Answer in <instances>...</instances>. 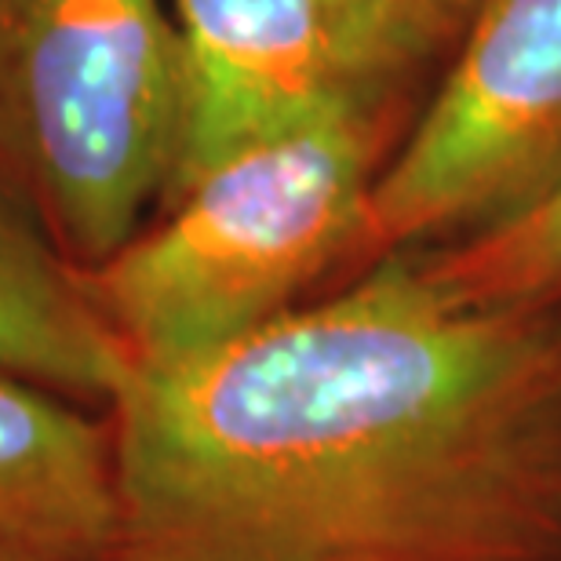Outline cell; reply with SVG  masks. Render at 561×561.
Returning <instances> with one entry per match:
<instances>
[{"mask_svg": "<svg viewBox=\"0 0 561 561\" xmlns=\"http://www.w3.org/2000/svg\"><path fill=\"white\" fill-rule=\"evenodd\" d=\"M335 55L346 92L383 106L390 88L409 81L445 48H456L478 0H329Z\"/></svg>", "mask_w": 561, "mask_h": 561, "instance_id": "9c48e42d", "label": "cell"}, {"mask_svg": "<svg viewBox=\"0 0 561 561\" xmlns=\"http://www.w3.org/2000/svg\"><path fill=\"white\" fill-rule=\"evenodd\" d=\"M114 561H561V321L387 255L114 394Z\"/></svg>", "mask_w": 561, "mask_h": 561, "instance_id": "6da1fadb", "label": "cell"}, {"mask_svg": "<svg viewBox=\"0 0 561 561\" xmlns=\"http://www.w3.org/2000/svg\"><path fill=\"white\" fill-rule=\"evenodd\" d=\"M183 150L164 205L197 175L343 103L329 0H175Z\"/></svg>", "mask_w": 561, "mask_h": 561, "instance_id": "5b68a950", "label": "cell"}, {"mask_svg": "<svg viewBox=\"0 0 561 561\" xmlns=\"http://www.w3.org/2000/svg\"><path fill=\"white\" fill-rule=\"evenodd\" d=\"M136 365L88 296L81 266L62 263L0 194V373L77 398H110Z\"/></svg>", "mask_w": 561, "mask_h": 561, "instance_id": "52a82bcc", "label": "cell"}, {"mask_svg": "<svg viewBox=\"0 0 561 561\" xmlns=\"http://www.w3.org/2000/svg\"><path fill=\"white\" fill-rule=\"evenodd\" d=\"M183 51L164 0H0V168L73 266L139 233L183 150Z\"/></svg>", "mask_w": 561, "mask_h": 561, "instance_id": "3957f363", "label": "cell"}, {"mask_svg": "<svg viewBox=\"0 0 561 561\" xmlns=\"http://www.w3.org/2000/svg\"><path fill=\"white\" fill-rule=\"evenodd\" d=\"M379 110L343 103L227 157L168 201L164 222L81 271L136 362H179L260 329L368 244Z\"/></svg>", "mask_w": 561, "mask_h": 561, "instance_id": "7a4b0ae2", "label": "cell"}, {"mask_svg": "<svg viewBox=\"0 0 561 561\" xmlns=\"http://www.w3.org/2000/svg\"><path fill=\"white\" fill-rule=\"evenodd\" d=\"M423 266L459 302L554 310L561 302V183L496 227L453 241Z\"/></svg>", "mask_w": 561, "mask_h": 561, "instance_id": "ba28073f", "label": "cell"}, {"mask_svg": "<svg viewBox=\"0 0 561 561\" xmlns=\"http://www.w3.org/2000/svg\"><path fill=\"white\" fill-rule=\"evenodd\" d=\"M33 379L0 373V561H114V426Z\"/></svg>", "mask_w": 561, "mask_h": 561, "instance_id": "8992f818", "label": "cell"}, {"mask_svg": "<svg viewBox=\"0 0 561 561\" xmlns=\"http://www.w3.org/2000/svg\"><path fill=\"white\" fill-rule=\"evenodd\" d=\"M561 183V0H478L368 211V249L463 241Z\"/></svg>", "mask_w": 561, "mask_h": 561, "instance_id": "277c9868", "label": "cell"}]
</instances>
